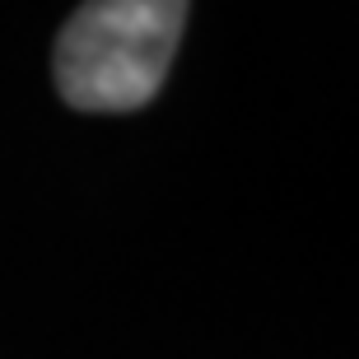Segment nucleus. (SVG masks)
I'll return each instance as SVG.
<instances>
[{
    "label": "nucleus",
    "mask_w": 359,
    "mask_h": 359,
    "mask_svg": "<svg viewBox=\"0 0 359 359\" xmlns=\"http://www.w3.org/2000/svg\"><path fill=\"white\" fill-rule=\"evenodd\" d=\"M182 0H93L56 38V89L80 112H135L168 80L187 28Z\"/></svg>",
    "instance_id": "f257e3e1"
}]
</instances>
